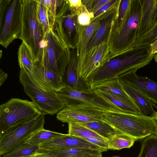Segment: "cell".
<instances>
[{
    "label": "cell",
    "mask_w": 157,
    "mask_h": 157,
    "mask_svg": "<svg viewBox=\"0 0 157 157\" xmlns=\"http://www.w3.org/2000/svg\"><path fill=\"white\" fill-rule=\"evenodd\" d=\"M80 9L76 10L70 7L67 0L63 10L56 17L53 28L61 39L71 49L78 47L82 33L86 27L78 23L77 16Z\"/></svg>",
    "instance_id": "9"
},
{
    "label": "cell",
    "mask_w": 157,
    "mask_h": 157,
    "mask_svg": "<svg viewBox=\"0 0 157 157\" xmlns=\"http://www.w3.org/2000/svg\"><path fill=\"white\" fill-rule=\"evenodd\" d=\"M42 113L32 102L12 98L0 105V136L10 128L28 121Z\"/></svg>",
    "instance_id": "6"
},
{
    "label": "cell",
    "mask_w": 157,
    "mask_h": 157,
    "mask_svg": "<svg viewBox=\"0 0 157 157\" xmlns=\"http://www.w3.org/2000/svg\"><path fill=\"white\" fill-rule=\"evenodd\" d=\"M140 1L141 7V15L137 38L150 30L157 23V0Z\"/></svg>",
    "instance_id": "18"
},
{
    "label": "cell",
    "mask_w": 157,
    "mask_h": 157,
    "mask_svg": "<svg viewBox=\"0 0 157 157\" xmlns=\"http://www.w3.org/2000/svg\"><path fill=\"white\" fill-rule=\"evenodd\" d=\"M23 0H0V44L5 48L20 38Z\"/></svg>",
    "instance_id": "7"
},
{
    "label": "cell",
    "mask_w": 157,
    "mask_h": 157,
    "mask_svg": "<svg viewBox=\"0 0 157 157\" xmlns=\"http://www.w3.org/2000/svg\"><path fill=\"white\" fill-rule=\"evenodd\" d=\"M45 47L39 61L62 77L70 58V48L53 28L45 37Z\"/></svg>",
    "instance_id": "8"
},
{
    "label": "cell",
    "mask_w": 157,
    "mask_h": 157,
    "mask_svg": "<svg viewBox=\"0 0 157 157\" xmlns=\"http://www.w3.org/2000/svg\"><path fill=\"white\" fill-rule=\"evenodd\" d=\"M56 94L66 105H83L91 106L103 111L127 113L121 109L95 90L80 91L64 87Z\"/></svg>",
    "instance_id": "11"
},
{
    "label": "cell",
    "mask_w": 157,
    "mask_h": 157,
    "mask_svg": "<svg viewBox=\"0 0 157 157\" xmlns=\"http://www.w3.org/2000/svg\"><path fill=\"white\" fill-rule=\"evenodd\" d=\"M8 75L0 69V86H1L6 79Z\"/></svg>",
    "instance_id": "42"
},
{
    "label": "cell",
    "mask_w": 157,
    "mask_h": 157,
    "mask_svg": "<svg viewBox=\"0 0 157 157\" xmlns=\"http://www.w3.org/2000/svg\"><path fill=\"white\" fill-rule=\"evenodd\" d=\"M37 0H23L20 39L30 50L34 62L40 60L45 47V36L37 15Z\"/></svg>",
    "instance_id": "3"
},
{
    "label": "cell",
    "mask_w": 157,
    "mask_h": 157,
    "mask_svg": "<svg viewBox=\"0 0 157 157\" xmlns=\"http://www.w3.org/2000/svg\"><path fill=\"white\" fill-rule=\"evenodd\" d=\"M117 0H110V1L103 5L96 12L94 13L93 18L91 21L98 17L108 10L112 6H113L117 2Z\"/></svg>",
    "instance_id": "38"
},
{
    "label": "cell",
    "mask_w": 157,
    "mask_h": 157,
    "mask_svg": "<svg viewBox=\"0 0 157 157\" xmlns=\"http://www.w3.org/2000/svg\"><path fill=\"white\" fill-rule=\"evenodd\" d=\"M110 0H94V4L92 6V12L94 14L103 5L109 2Z\"/></svg>",
    "instance_id": "39"
},
{
    "label": "cell",
    "mask_w": 157,
    "mask_h": 157,
    "mask_svg": "<svg viewBox=\"0 0 157 157\" xmlns=\"http://www.w3.org/2000/svg\"><path fill=\"white\" fill-rule=\"evenodd\" d=\"M141 15L140 0H131L121 28L117 32L109 36V59L135 47Z\"/></svg>",
    "instance_id": "4"
},
{
    "label": "cell",
    "mask_w": 157,
    "mask_h": 157,
    "mask_svg": "<svg viewBox=\"0 0 157 157\" xmlns=\"http://www.w3.org/2000/svg\"><path fill=\"white\" fill-rule=\"evenodd\" d=\"M73 147L100 150L103 152L99 146L82 138L68 134L40 144L39 150L47 151Z\"/></svg>",
    "instance_id": "16"
},
{
    "label": "cell",
    "mask_w": 157,
    "mask_h": 157,
    "mask_svg": "<svg viewBox=\"0 0 157 157\" xmlns=\"http://www.w3.org/2000/svg\"><path fill=\"white\" fill-rule=\"evenodd\" d=\"M155 117V118H157V112H156V114L155 117Z\"/></svg>",
    "instance_id": "48"
},
{
    "label": "cell",
    "mask_w": 157,
    "mask_h": 157,
    "mask_svg": "<svg viewBox=\"0 0 157 157\" xmlns=\"http://www.w3.org/2000/svg\"><path fill=\"white\" fill-rule=\"evenodd\" d=\"M82 139L99 146L103 152L109 150L107 140H102L95 137Z\"/></svg>",
    "instance_id": "37"
},
{
    "label": "cell",
    "mask_w": 157,
    "mask_h": 157,
    "mask_svg": "<svg viewBox=\"0 0 157 157\" xmlns=\"http://www.w3.org/2000/svg\"><path fill=\"white\" fill-rule=\"evenodd\" d=\"M32 156H30V157H32Z\"/></svg>",
    "instance_id": "49"
},
{
    "label": "cell",
    "mask_w": 157,
    "mask_h": 157,
    "mask_svg": "<svg viewBox=\"0 0 157 157\" xmlns=\"http://www.w3.org/2000/svg\"><path fill=\"white\" fill-rule=\"evenodd\" d=\"M19 78L25 93L40 111L53 115L57 113L65 106L56 93L44 89L23 69L20 71Z\"/></svg>",
    "instance_id": "5"
},
{
    "label": "cell",
    "mask_w": 157,
    "mask_h": 157,
    "mask_svg": "<svg viewBox=\"0 0 157 157\" xmlns=\"http://www.w3.org/2000/svg\"><path fill=\"white\" fill-rule=\"evenodd\" d=\"M100 21L91 22L86 27L83 32L78 47L77 48L78 61L76 71L81 67L86 54V48L88 44L95 32L100 25Z\"/></svg>",
    "instance_id": "23"
},
{
    "label": "cell",
    "mask_w": 157,
    "mask_h": 157,
    "mask_svg": "<svg viewBox=\"0 0 157 157\" xmlns=\"http://www.w3.org/2000/svg\"><path fill=\"white\" fill-rule=\"evenodd\" d=\"M109 55L108 41H103L93 46L86 53L81 67L76 71L78 78L87 83L92 75L109 59Z\"/></svg>",
    "instance_id": "12"
},
{
    "label": "cell",
    "mask_w": 157,
    "mask_h": 157,
    "mask_svg": "<svg viewBox=\"0 0 157 157\" xmlns=\"http://www.w3.org/2000/svg\"><path fill=\"white\" fill-rule=\"evenodd\" d=\"M64 135L43 128L33 134L23 142L25 144L39 146L42 143L61 137Z\"/></svg>",
    "instance_id": "26"
},
{
    "label": "cell",
    "mask_w": 157,
    "mask_h": 157,
    "mask_svg": "<svg viewBox=\"0 0 157 157\" xmlns=\"http://www.w3.org/2000/svg\"><path fill=\"white\" fill-rule=\"evenodd\" d=\"M94 1V0H82V4L85 6L89 12L91 13Z\"/></svg>",
    "instance_id": "41"
},
{
    "label": "cell",
    "mask_w": 157,
    "mask_h": 157,
    "mask_svg": "<svg viewBox=\"0 0 157 157\" xmlns=\"http://www.w3.org/2000/svg\"><path fill=\"white\" fill-rule=\"evenodd\" d=\"M104 121L117 132L124 134L136 141L154 134L156 126L154 117L141 114L106 111L103 112Z\"/></svg>",
    "instance_id": "2"
},
{
    "label": "cell",
    "mask_w": 157,
    "mask_h": 157,
    "mask_svg": "<svg viewBox=\"0 0 157 157\" xmlns=\"http://www.w3.org/2000/svg\"><path fill=\"white\" fill-rule=\"evenodd\" d=\"M77 123L90 129L106 139L117 132L111 126L104 121H96Z\"/></svg>",
    "instance_id": "29"
},
{
    "label": "cell",
    "mask_w": 157,
    "mask_h": 157,
    "mask_svg": "<svg viewBox=\"0 0 157 157\" xmlns=\"http://www.w3.org/2000/svg\"><path fill=\"white\" fill-rule=\"evenodd\" d=\"M27 72L43 88L48 91L57 93L65 87L60 75L45 67L39 61L34 62L32 73Z\"/></svg>",
    "instance_id": "14"
},
{
    "label": "cell",
    "mask_w": 157,
    "mask_h": 157,
    "mask_svg": "<svg viewBox=\"0 0 157 157\" xmlns=\"http://www.w3.org/2000/svg\"><path fill=\"white\" fill-rule=\"evenodd\" d=\"M109 150H120L130 148L136 141L134 139L124 134L116 132L107 138Z\"/></svg>",
    "instance_id": "25"
},
{
    "label": "cell",
    "mask_w": 157,
    "mask_h": 157,
    "mask_svg": "<svg viewBox=\"0 0 157 157\" xmlns=\"http://www.w3.org/2000/svg\"><path fill=\"white\" fill-rule=\"evenodd\" d=\"M154 55L151 45L135 47L109 59L92 75L87 83L90 90H94L103 83L119 78L125 73L148 64Z\"/></svg>",
    "instance_id": "1"
},
{
    "label": "cell",
    "mask_w": 157,
    "mask_h": 157,
    "mask_svg": "<svg viewBox=\"0 0 157 157\" xmlns=\"http://www.w3.org/2000/svg\"><path fill=\"white\" fill-rule=\"evenodd\" d=\"M32 157H42L41 156H40L39 155H37L36 154H35L34 155L32 156Z\"/></svg>",
    "instance_id": "47"
},
{
    "label": "cell",
    "mask_w": 157,
    "mask_h": 157,
    "mask_svg": "<svg viewBox=\"0 0 157 157\" xmlns=\"http://www.w3.org/2000/svg\"><path fill=\"white\" fill-rule=\"evenodd\" d=\"M93 14V13L89 12L85 6L82 5L77 16L78 24L82 27L87 26L91 23V20L94 17Z\"/></svg>",
    "instance_id": "36"
},
{
    "label": "cell",
    "mask_w": 157,
    "mask_h": 157,
    "mask_svg": "<svg viewBox=\"0 0 157 157\" xmlns=\"http://www.w3.org/2000/svg\"><path fill=\"white\" fill-rule=\"evenodd\" d=\"M96 89L105 90L130 98L124 90L119 78L103 83L94 90Z\"/></svg>",
    "instance_id": "33"
},
{
    "label": "cell",
    "mask_w": 157,
    "mask_h": 157,
    "mask_svg": "<svg viewBox=\"0 0 157 157\" xmlns=\"http://www.w3.org/2000/svg\"><path fill=\"white\" fill-rule=\"evenodd\" d=\"M152 52L155 55L157 53V39L155 40L151 45Z\"/></svg>",
    "instance_id": "43"
},
{
    "label": "cell",
    "mask_w": 157,
    "mask_h": 157,
    "mask_svg": "<svg viewBox=\"0 0 157 157\" xmlns=\"http://www.w3.org/2000/svg\"><path fill=\"white\" fill-rule=\"evenodd\" d=\"M104 111L83 105H69L57 114V119L63 123H83L96 121H104Z\"/></svg>",
    "instance_id": "13"
},
{
    "label": "cell",
    "mask_w": 157,
    "mask_h": 157,
    "mask_svg": "<svg viewBox=\"0 0 157 157\" xmlns=\"http://www.w3.org/2000/svg\"><path fill=\"white\" fill-rule=\"evenodd\" d=\"M100 150L81 148H67L50 150H40L36 154L43 157H76L102 153Z\"/></svg>",
    "instance_id": "21"
},
{
    "label": "cell",
    "mask_w": 157,
    "mask_h": 157,
    "mask_svg": "<svg viewBox=\"0 0 157 157\" xmlns=\"http://www.w3.org/2000/svg\"><path fill=\"white\" fill-rule=\"evenodd\" d=\"M117 5L115 9L100 21V25L95 32L87 44L86 53L93 46L98 45L103 41H109L111 28L116 13Z\"/></svg>",
    "instance_id": "20"
},
{
    "label": "cell",
    "mask_w": 157,
    "mask_h": 157,
    "mask_svg": "<svg viewBox=\"0 0 157 157\" xmlns=\"http://www.w3.org/2000/svg\"><path fill=\"white\" fill-rule=\"evenodd\" d=\"M154 58L155 62L157 63V53H156L155 55Z\"/></svg>",
    "instance_id": "46"
},
{
    "label": "cell",
    "mask_w": 157,
    "mask_h": 157,
    "mask_svg": "<svg viewBox=\"0 0 157 157\" xmlns=\"http://www.w3.org/2000/svg\"><path fill=\"white\" fill-rule=\"evenodd\" d=\"M137 157H157V136L153 134L142 141Z\"/></svg>",
    "instance_id": "30"
},
{
    "label": "cell",
    "mask_w": 157,
    "mask_h": 157,
    "mask_svg": "<svg viewBox=\"0 0 157 157\" xmlns=\"http://www.w3.org/2000/svg\"><path fill=\"white\" fill-rule=\"evenodd\" d=\"M68 124V134L69 135L82 138L95 137L102 140H107L90 129L78 123L70 122Z\"/></svg>",
    "instance_id": "32"
},
{
    "label": "cell",
    "mask_w": 157,
    "mask_h": 157,
    "mask_svg": "<svg viewBox=\"0 0 157 157\" xmlns=\"http://www.w3.org/2000/svg\"><path fill=\"white\" fill-rule=\"evenodd\" d=\"M17 54L20 69L32 73L34 68V60L30 50L24 42H22L19 46Z\"/></svg>",
    "instance_id": "27"
},
{
    "label": "cell",
    "mask_w": 157,
    "mask_h": 157,
    "mask_svg": "<svg viewBox=\"0 0 157 157\" xmlns=\"http://www.w3.org/2000/svg\"><path fill=\"white\" fill-rule=\"evenodd\" d=\"M37 0L38 17L42 26L45 38L47 34L53 28L56 17L41 0Z\"/></svg>",
    "instance_id": "24"
},
{
    "label": "cell",
    "mask_w": 157,
    "mask_h": 157,
    "mask_svg": "<svg viewBox=\"0 0 157 157\" xmlns=\"http://www.w3.org/2000/svg\"><path fill=\"white\" fill-rule=\"evenodd\" d=\"M45 113L10 129L0 136V155L13 151L33 134L44 128Z\"/></svg>",
    "instance_id": "10"
},
{
    "label": "cell",
    "mask_w": 157,
    "mask_h": 157,
    "mask_svg": "<svg viewBox=\"0 0 157 157\" xmlns=\"http://www.w3.org/2000/svg\"><path fill=\"white\" fill-rule=\"evenodd\" d=\"M131 0H117L116 13L110 36L117 32L121 28L126 16Z\"/></svg>",
    "instance_id": "28"
},
{
    "label": "cell",
    "mask_w": 157,
    "mask_h": 157,
    "mask_svg": "<svg viewBox=\"0 0 157 157\" xmlns=\"http://www.w3.org/2000/svg\"><path fill=\"white\" fill-rule=\"evenodd\" d=\"M39 146L25 144L24 142L18 145L13 151L2 157H28L35 155L39 149Z\"/></svg>",
    "instance_id": "31"
},
{
    "label": "cell",
    "mask_w": 157,
    "mask_h": 157,
    "mask_svg": "<svg viewBox=\"0 0 157 157\" xmlns=\"http://www.w3.org/2000/svg\"><path fill=\"white\" fill-rule=\"evenodd\" d=\"M67 2L70 7L77 10L80 9L82 5L81 0H69Z\"/></svg>",
    "instance_id": "40"
},
{
    "label": "cell",
    "mask_w": 157,
    "mask_h": 157,
    "mask_svg": "<svg viewBox=\"0 0 157 157\" xmlns=\"http://www.w3.org/2000/svg\"><path fill=\"white\" fill-rule=\"evenodd\" d=\"M155 124V129L154 134L157 136V118L154 117Z\"/></svg>",
    "instance_id": "45"
},
{
    "label": "cell",
    "mask_w": 157,
    "mask_h": 157,
    "mask_svg": "<svg viewBox=\"0 0 157 157\" xmlns=\"http://www.w3.org/2000/svg\"><path fill=\"white\" fill-rule=\"evenodd\" d=\"M94 90L125 112L136 114L142 113L139 108L129 98L104 90L98 89Z\"/></svg>",
    "instance_id": "22"
},
{
    "label": "cell",
    "mask_w": 157,
    "mask_h": 157,
    "mask_svg": "<svg viewBox=\"0 0 157 157\" xmlns=\"http://www.w3.org/2000/svg\"><path fill=\"white\" fill-rule=\"evenodd\" d=\"M76 157H102V153L98 155H89L86 156Z\"/></svg>",
    "instance_id": "44"
},
{
    "label": "cell",
    "mask_w": 157,
    "mask_h": 157,
    "mask_svg": "<svg viewBox=\"0 0 157 157\" xmlns=\"http://www.w3.org/2000/svg\"><path fill=\"white\" fill-rule=\"evenodd\" d=\"M56 17L63 10L66 5L67 0H41Z\"/></svg>",
    "instance_id": "35"
},
{
    "label": "cell",
    "mask_w": 157,
    "mask_h": 157,
    "mask_svg": "<svg viewBox=\"0 0 157 157\" xmlns=\"http://www.w3.org/2000/svg\"><path fill=\"white\" fill-rule=\"evenodd\" d=\"M0 157H1L0 156Z\"/></svg>",
    "instance_id": "50"
},
{
    "label": "cell",
    "mask_w": 157,
    "mask_h": 157,
    "mask_svg": "<svg viewBox=\"0 0 157 157\" xmlns=\"http://www.w3.org/2000/svg\"><path fill=\"white\" fill-rule=\"evenodd\" d=\"M120 82L125 93L139 108L142 113L146 115H149L155 117L157 112L153 108L152 101L135 86L124 82Z\"/></svg>",
    "instance_id": "19"
},
{
    "label": "cell",
    "mask_w": 157,
    "mask_h": 157,
    "mask_svg": "<svg viewBox=\"0 0 157 157\" xmlns=\"http://www.w3.org/2000/svg\"><path fill=\"white\" fill-rule=\"evenodd\" d=\"M78 61L77 48L71 49L69 61L62 77L65 87L74 90L87 91L90 90L88 84L78 77L76 71Z\"/></svg>",
    "instance_id": "17"
},
{
    "label": "cell",
    "mask_w": 157,
    "mask_h": 157,
    "mask_svg": "<svg viewBox=\"0 0 157 157\" xmlns=\"http://www.w3.org/2000/svg\"><path fill=\"white\" fill-rule=\"evenodd\" d=\"M134 69L121 75V82L132 85L141 91L151 101L157 104V82L146 76H138Z\"/></svg>",
    "instance_id": "15"
},
{
    "label": "cell",
    "mask_w": 157,
    "mask_h": 157,
    "mask_svg": "<svg viewBox=\"0 0 157 157\" xmlns=\"http://www.w3.org/2000/svg\"><path fill=\"white\" fill-rule=\"evenodd\" d=\"M157 39V23L150 30L137 38L135 47L151 45Z\"/></svg>",
    "instance_id": "34"
}]
</instances>
